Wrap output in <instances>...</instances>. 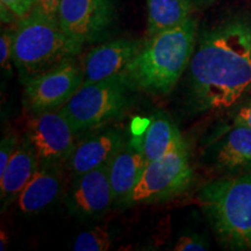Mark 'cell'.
Instances as JSON below:
<instances>
[{
	"label": "cell",
	"mask_w": 251,
	"mask_h": 251,
	"mask_svg": "<svg viewBox=\"0 0 251 251\" xmlns=\"http://www.w3.org/2000/svg\"><path fill=\"white\" fill-rule=\"evenodd\" d=\"M190 89L199 111H221L251 89V23L228 19L198 37L188 65Z\"/></svg>",
	"instance_id": "1"
},
{
	"label": "cell",
	"mask_w": 251,
	"mask_h": 251,
	"mask_svg": "<svg viewBox=\"0 0 251 251\" xmlns=\"http://www.w3.org/2000/svg\"><path fill=\"white\" fill-rule=\"evenodd\" d=\"M197 40L198 23L192 17L180 26L146 41L120 77L129 89L151 96H166L190 65Z\"/></svg>",
	"instance_id": "2"
},
{
	"label": "cell",
	"mask_w": 251,
	"mask_h": 251,
	"mask_svg": "<svg viewBox=\"0 0 251 251\" xmlns=\"http://www.w3.org/2000/svg\"><path fill=\"white\" fill-rule=\"evenodd\" d=\"M80 50L65 35L57 17H49L37 8L20 19L14 29L13 62L24 83L75 58Z\"/></svg>",
	"instance_id": "3"
},
{
	"label": "cell",
	"mask_w": 251,
	"mask_h": 251,
	"mask_svg": "<svg viewBox=\"0 0 251 251\" xmlns=\"http://www.w3.org/2000/svg\"><path fill=\"white\" fill-rule=\"evenodd\" d=\"M199 202L225 246L251 250V174L209 181Z\"/></svg>",
	"instance_id": "4"
},
{
	"label": "cell",
	"mask_w": 251,
	"mask_h": 251,
	"mask_svg": "<svg viewBox=\"0 0 251 251\" xmlns=\"http://www.w3.org/2000/svg\"><path fill=\"white\" fill-rule=\"evenodd\" d=\"M127 89L120 76L84 83L59 111L76 133L98 128L124 114L128 103Z\"/></svg>",
	"instance_id": "5"
},
{
	"label": "cell",
	"mask_w": 251,
	"mask_h": 251,
	"mask_svg": "<svg viewBox=\"0 0 251 251\" xmlns=\"http://www.w3.org/2000/svg\"><path fill=\"white\" fill-rule=\"evenodd\" d=\"M192 180L190 150L183 139L166 155L147 163L141 179L126 205L168 201L184 193L191 186Z\"/></svg>",
	"instance_id": "6"
},
{
	"label": "cell",
	"mask_w": 251,
	"mask_h": 251,
	"mask_svg": "<svg viewBox=\"0 0 251 251\" xmlns=\"http://www.w3.org/2000/svg\"><path fill=\"white\" fill-rule=\"evenodd\" d=\"M85 81L83 65L75 58L25 81L24 105L31 114L58 111Z\"/></svg>",
	"instance_id": "7"
},
{
	"label": "cell",
	"mask_w": 251,
	"mask_h": 251,
	"mask_svg": "<svg viewBox=\"0 0 251 251\" xmlns=\"http://www.w3.org/2000/svg\"><path fill=\"white\" fill-rule=\"evenodd\" d=\"M114 17V0H61L57 11L63 31L80 48L100 39Z\"/></svg>",
	"instance_id": "8"
},
{
	"label": "cell",
	"mask_w": 251,
	"mask_h": 251,
	"mask_svg": "<svg viewBox=\"0 0 251 251\" xmlns=\"http://www.w3.org/2000/svg\"><path fill=\"white\" fill-rule=\"evenodd\" d=\"M25 134L33 144L41 163L61 164L67 161L76 147V131L59 109L31 115Z\"/></svg>",
	"instance_id": "9"
},
{
	"label": "cell",
	"mask_w": 251,
	"mask_h": 251,
	"mask_svg": "<svg viewBox=\"0 0 251 251\" xmlns=\"http://www.w3.org/2000/svg\"><path fill=\"white\" fill-rule=\"evenodd\" d=\"M144 43L141 40L119 39L94 47L83 59L84 83H96L120 76Z\"/></svg>",
	"instance_id": "10"
},
{
	"label": "cell",
	"mask_w": 251,
	"mask_h": 251,
	"mask_svg": "<svg viewBox=\"0 0 251 251\" xmlns=\"http://www.w3.org/2000/svg\"><path fill=\"white\" fill-rule=\"evenodd\" d=\"M114 202L108 165L76 177L69 193V209L78 216H96Z\"/></svg>",
	"instance_id": "11"
},
{
	"label": "cell",
	"mask_w": 251,
	"mask_h": 251,
	"mask_svg": "<svg viewBox=\"0 0 251 251\" xmlns=\"http://www.w3.org/2000/svg\"><path fill=\"white\" fill-rule=\"evenodd\" d=\"M127 143L124 133L107 129L86 137L76 144L64 163L75 177L111 164Z\"/></svg>",
	"instance_id": "12"
},
{
	"label": "cell",
	"mask_w": 251,
	"mask_h": 251,
	"mask_svg": "<svg viewBox=\"0 0 251 251\" xmlns=\"http://www.w3.org/2000/svg\"><path fill=\"white\" fill-rule=\"evenodd\" d=\"M63 191L61 166L56 163H41L40 166L18 197L20 212L34 214L51 206Z\"/></svg>",
	"instance_id": "13"
},
{
	"label": "cell",
	"mask_w": 251,
	"mask_h": 251,
	"mask_svg": "<svg viewBox=\"0 0 251 251\" xmlns=\"http://www.w3.org/2000/svg\"><path fill=\"white\" fill-rule=\"evenodd\" d=\"M39 166V156L27 135L24 134L4 175L0 176V199L2 211L13 201H17L21 191L29 183Z\"/></svg>",
	"instance_id": "14"
},
{
	"label": "cell",
	"mask_w": 251,
	"mask_h": 251,
	"mask_svg": "<svg viewBox=\"0 0 251 251\" xmlns=\"http://www.w3.org/2000/svg\"><path fill=\"white\" fill-rule=\"evenodd\" d=\"M146 165V157L136 142L131 140L126 143L108 165L114 202L126 205L128 198L140 181Z\"/></svg>",
	"instance_id": "15"
},
{
	"label": "cell",
	"mask_w": 251,
	"mask_h": 251,
	"mask_svg": "<svg viewBox=\"0 0 251 251\" xmlns=\"http://www.w3.org/2000/svg\"><path fill=\"white\" fill-rule=\"evenodd\" d=\"M183 139L175 122L164 113L158 112L152 115L141 139L135 140V142L140 147L147 163H150L166 155Z\"/></svg>",
	"instance_id": "16"
},
{
	"label": "cell",
	"mask_w": 251,
	"mask_h": 251,
	"mask_svg": "<svg viewBox=\"0 0 251 251\" xmlns=\"http://www.w3.org/2000/svg\"><path fill=\"white\" fill-rule=\"evenodd\" d=\"M215 164L222 170L251 168V128L235 126L219 143Z\"/></svg>",
	"instance_id": "17"
},
{
	"label": "cell",
	"mask_w": 251,
	"mask_h": 251,
	"mask_svg": "<svg viewBox=\"0 0 251 251\" xmlns=\"http://www.w3.org/2000/svg\"><path fill=\"white\" fill-rule=\"evenodd\" d=\"M193 7L192 0H147L149 37L186 23Z\"/></svg>",
	"instance_id": "18"
},
{
	"label": "cell",
	"mask_w": 251,
	"mask_h": 251,
	"mask_svg": "<svg viewBox=\"0 0 251 251\" xmlns=\"http://www.w3.org/2000/svg\"><path fill=\"white\" fill-rule=\"evenodd\" d=\"M112 246V236L106 226H99L80 233L72 249L76 251H106Z\"/></svg>",
	"instance_id": "19"
},
{
	"label": "cell",
	"mask_w": 251,
	"mask_h": 251,
	"mask_svg": "<svg viewBox=\"0 0 251 251\" xmlns=\"http://www.w3.org/2000/svg\"><path fill=\"white\" fill-rule=\"evenodd\" d=\"M0 1H1V9H5L6 13L12 14L20 20L33 12V9L36 7L37 0H0ZM5 12L1 11V14Z\"/></svg>",
	"instance_id": "20"
},
{
	"label": "cell",
	"mask_w": 251,
	"mask_h": 251,
	"mask_svg": "<svg viewBox=\"0 0 251 251\" xmlns=\"http://www.w3.org/2000/svg\"><path fill=\"white\" fill-rule=\"evenodd\" d=\"M13 46L14 30L2 29L0 36V64L5 71H9L11 69V62L13 61Z\"/></svg>",
	"instance_id": "21"
},
{
	"label": "cell",
	"mask_w": 251,
	"mask_h": 251,
	"mask_svg": "<svg viewBox=\"0 0 251 251\" xmlns=\"http://www.w3.org/2000/svg\"><path fill=\"white\" fill-rule=\"evenodd\" d=\"M19 142H20V137L15 133L6 134L2 137L1 143H0V176L4 175L9 161L18 148Z\"/></svg>",
	"instance_id": "22"
},
{
	"label": "cell",
	"mask_w": 251,
	"mask_h": 251,
	"mask_svg": "<svg viewBox=\"0 0 251 251\" xmlns=\"http://www.w3.org/2000/svg\"><path fill=\"white\" fill-rule=\"evenodd\" d=\"M208 249V244L197 234L183 235L175 243L174 251H203Z\"/></svg>",
	"instance_id": "23"
},
{
	"label": "cell",
	"mask_w": 251,
	"mask_h": 251,
	"mask_svg": "<svg viewBox=\"0 0 251 251\" xmlns=\"http://www.w3.org/2000/svg\"><path fill=\"white\" fill-rule=\"evenodd\" d=\"M59 2L61 0H37L35 8L49 17H57Z\"/></svg>",
	"instance_id": "24"
},
{
	"label": "cell",
	"mask_w": 251,
	"mask_h": 251,
	"mask_svg": "<svg viewBox=\"0 0 251 251\" xmlns=\"http://www.w3.org/2000/svg\"><path fill=\"white\" fill-rule=\"evenodd\" d=\"M234 122L235 126H244V127L251 128V102L237 112Z\"/></svg>",
	"instance_id": "25"
},
{
	"label": "cell",
	"mask_w": 251,
	"mask_h": 251,
	"mask_svg": "<svg viewBox=\"0 0 251 251\" xmlns=\"http://www.w3.org/2000/svg\"><path fill=\"white\" fill-rule=\"evenodd\" d=\"M9 242V236L8 234L6 233L4 229H1V237H0V250L4 251L8 246Z\"/></svg>",
	"instance_id": "26"
},
{
	"label": "cell",
	"mask_w": 251,
	"mask_h": 251,
	"mask_svg": "<svg viewBox=\"0 0 251 251\" xmlns=\"http://www.w3.org/2000/svg\"><path fill=\"white\" fill-rule=\"evenodd\" d=\"M196 7H205V6L211 5L214 0H192Z\"/></svg>",
	"instance_id": "27"
}]
</instances>
